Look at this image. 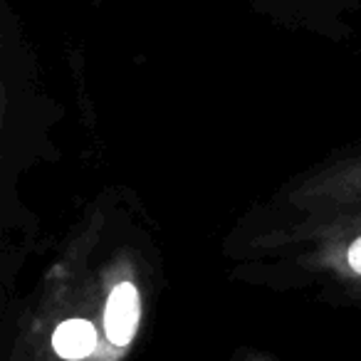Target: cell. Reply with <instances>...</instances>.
I'll return each mask as SVG.
<instances>
[{
	"instance_id": "2",
	"label": "cell",
	"mask_w": 361,
	"mask_h": 361,
	"mask_svg": "<svg viewBox=\"0 0 361 361\" xmlns=\"http://www.w3.org/2000/svg\"><path fill=\"white\" fill-rule=\"evenodd\" d=\"M228 361H280L270 354H262V351H252V349H240L231 356Z\"/></svg>"
},
{
	"instance_id": "1",
	"label": "cell",
	"mask_w": 361,
	"mask_h": 361,
	"mask_svg": "<svg viewBox=\"0 0 361 361\" xmlns=\"http://www.w3.org/2000/svg\"><path fill=\"white\" fill-rule=\"evenodd\" d=\"M344 260H346V267H349L351 275L361 280V238H356V240L351 243L349 250H346V255H344Z\"/></svg>"
}]
</instances>
